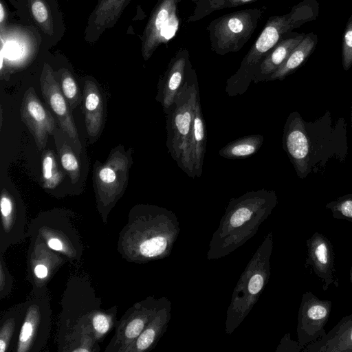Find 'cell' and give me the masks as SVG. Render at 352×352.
<instances>
[{"mask_svg": "<svg viewBox=\"0 0 352 352\" xmlns=\"http://www.w3.org/2000/svg\"><path fill=\"white\" fill-rule=\"evenodd\" d=\"M188 77L176 96L166 117V146L178 164L190 135L196 104L199 97L195 72Z\"/></svg>", "mask_w": 352, "mask_h": 352, "instance_id": "obj_6", "label": "cell"}, {"mask_svg": "<svg viewBox=\"0 0 352 352\" xmlns=\"http://www.w3.org/2000/svg\"><path fill=\"white\" fill-rule=\"evenodd\" d=\"M21 118L32 135L37 148L43 151L50 135L56 130L52 114L43 104L33 87L28 89L23 97L20 109Z\"/></svg>", "mask_w": 352, "mask_h": 352, "instance_id": "obj_12", "label": "cell"}, {"mask_svg": "<svg viewBox=\"0 0 352 352\" xmlns=\"http://www.w3.org/2000/svg\"><path fill=\"white\" fill-rule=\"evenodd\" d=\"M264 138L261 134H253L232 141L219 151V155L226 159H243L255 153L261 148Z\"/></svg>", "mask_w": 352, "mask_h": 352, "instance_id": "obj_22", "label": "cell"}, {"mask_svg": "<svg viewBox=\"0 0 352 352\" xmlns=\"http://www.w3.org/2000/svg\"><path fill=\"white\" fill-rule=\"evenodd\" d=\"M186 61L183 57L177 58L170 63L168 69L158 84L156 99L162 106L164 113H167L173 104L176 96L186 82Z\"/></svg>", "mask_w": 352, "mask_h": 352, "instance_id": "obj_19", "label": "cell"}, {"mask_svg": "<svg viewBox=\"0 0 352 352\" xmlns=\"http://www.w3.org/2000/svg\"><path fill=\"white\" fill-rule=\"evenodd\" d=\"M227 27L228 30L233 34H239L244 28L242 20L238 16L230 18L227 23Z\"/></svg>", "mask_w": 352, "mask_h": 352, "instance_id": "obj_32", "label": "cell"}, {"mask_svg": "<svg viewBox=\"0 0 352 352\" xmlns=\"http://www.w3.org/2000/svg\"><path fill=\"white\" fill-rule=\"evenodd\" d=\"M7 10L3 0L0 1V29L7 25Z\"/></svg>", "mask_w": 352, "mask_h": 352, "instance_id": "obj_34", "label": "cell"}, {"mask_svg": "<svg viewBox=\"0 0 352 352\" xmlns=\"http://www.w3.org/2000/svg\"><path fill=\"white\" fill-rule=\"evenodd\" d=\"M273 245V232L270 231L241 274L226 311L227 335H231L242 323L267 286L271 274Z\"/></svg>", "mask_w": 352, "mask_h": 352, "instance_id": "obj_5", "label": "cell"}, {"mask_svg": "<svg viewBox=\"0 0 352 352\" xmlns=\"http://www.w3.org/2000/svg\"><path fill=\"white\" fill-rule=\"evenodd\" d=\"M325 208L331 211L333 218L352 222V193H349L329 201Z\"/></svg>", "mask_w": 352, "mask_h": 352, "instance_id": "obj_27", "label": "cell"}, {"mask_svg": "<svg viewBox=\"0 0 352 352\" xmlns=\"http://www.w3.org/2000/svg\"><path fill=\"white\" fill-rule=\"evenodd\" d=\"M41 94L51 112L54 115L60 129L72 141L76 151H82L77 128L67 101L64 97L55 72L47 63L43 65L40 76Z\"/></svg>", "mask_w": 352, "mask_h": 352, "instance_id": "obj_10", "label": "cell"}, {"mask_svg": "<svg viewBox=\"0 0 352 352\" xmlns=\"http://www.w3.org/2000/svg\"><path fill=\"white\" fill-rule=\"evenodd\" d=\"M342 64L346 72L352 67V14L349 18L343 32Z\"/></svg>", "mask_w": 352, "mask_h": 352, "instance_id": "obj_29", "label": "cell"}, {"mask_svg": "<svg viewBox=\"0 0 352 352\" xmlns=\"http://www.w3.org/2000/svg\"><path fill=\"white\" fill-rule=\"evenodd\" d=\"M82 102L85 127L90 142L93 144L102 133L105 107L104 98L98 86L89 78L85 80Z\"/></svg>", "mask_w": 352, "mask_h": 352, "instance_id": "obj_16", "label": "cell"}, {"mask_svg": "<svg viewBox=\"0 0 352 352\" xmlns=\"http://www.w3.org/2000/svg\"><path fill=\"white\" fill-rule=\"evenodd\" d=\"M64 131L61 129H56L54 134L56 145L59 155L61 165L66 174L69 176L71 182L76 184L80 175V164L77 156V152L74 151L67 142L63 140Z\"/></svg>", "mask_w": 352, "mask_h": 352, "instance_id": "obj_23", "label": "cell"}, {"mask_svg": "<svg viewBox=\"0 0 352 352\" xmlns=\"http://www.w3.org/2000/svg\"><path fill=\"white\" fill-rule=\"evenodd\" d=\"M349 279H350L351 283L352 284V266H351L350 273H349Z\"/></svg>", "mask_w": 352, "mask_h": 352, "instance_id": "obj_36", "label": "cell"}, {"mask_svg": "<svg viewBox=\"0 0 352 352\" xmlns=\"http://www.w3.org/2000/svg\"><path fill=\"white\" fill-rule=\"evenodd\" d=\"M16 16L39 34L43 47L56 45L63 37L66 26L56 0H9Z\"/></svg>", "mask_w": 352, "mask_h": 352, "instance_id": "obj_8", "label": "cell"}, {"mask_svg": "<svg viewBox=\"0 0 352 352\" xmlns=\"http://www.w3.org/2000/svg\"><path fill=\"white\" fill-rule=\"evenodd\" d=\"M276 352H300L302 351L298 341H294L291 339L290 333H287L280 340L278 345Z\"/></svg>", "mask_w": 352, "mask_h": 352, "instance_id": "obj_31", "label": "cell"}, {"mask_svg": "<svg viewBox=\"0 0 352 352\" xmlns=\"http://www.w3.org/2000/svg\"><path fill=\"white\" fill-rule=\"evenodd\" d=\"M351 129H352V102L351 106Z\"/></svg>", "mask_w": 352, "mask_h": 352, "instance_id": "obj_37", "label": "cell"}, {"mask_svg": "<svg viewBox=\"0 0 352 352\" xmlns=\"http://www.w3.org/2000/svg\"><path fill=\"white\" fill-rule=\"evenodd\" d=\"M1 212L2 226L4 231L8 232L13 226L14 218V200L6 189H3L1 193Z\"/></svg>", "mask_w": 352, "mask_h": 352, "instance_id": "obj_28", "label": "cell"}, {"mask_svg": "<svg viewBox=\"0 0 352 352\" xmlns=\"http://www.w3.org/2000/svg\"><path fill=\"white\" fill-rule=\"evenodd\" d=\"M132 258L140 263L167 258L181 231L175 212L167 208L144 205L131 223Z\"/></svg>", "mask_w": 352, "mask_h": 352, "instance_id": "obj_4", "label": "cell"}, {"mask_svg": "<svg viewBox=\"0 0 352 352\" xmlns=\"http://www.w3.org/2000/svg\"><path fill=\"white\" fill-rule=\"evenodd\" d=\"M302 352H352V314L342 318L324 336Z\"/></svg>", "mask_w": 352, "mask_h": 352, "instance_id": "obj_17", "label": "cell"}, {"mask_svg": "<svg viewBox=\"0 0 352 352\" xmlns=\"http://www.w3.org/2000/svg\"><path fill=\"white\" fill-rule=\"evenodd\" d=\"M64 1H69V0H64Z\"/></svg>", "mask_w": 352, "mask_h": 352, "instance_id": "obj_39", "label": "cell"}, {"mask_svg": "<svg viewBox=\"0 0 352 352\" xmlns=\"http://www.w3.org/2000/svg\"><path fill=\"white\" fill-rule=\"evenodd\" d=\"M132 152L131 148L125 151L119 145L111 151L104 163H95L93 182L98 206L109 207L122 196L133 163Z\"/></svg>", "mask_w": 352, "mask_h": 352, "instance_id": "obj_7", "label": "cell"}, {"mask_svg": "<svg viewBox=\"0 0 352 352\" xmlns=\"http://www.w3.org/2000/svg\"><path fill=\"white\" fill-rule=\"evenodd\" d=\"M241 1H243V2H247V1H249L250 0H241Z\"/></svg>", "mask_w": 352, "mask_h": 352, "instance_id": "obj_38", "label": "cell"}, {"mask_svg": "<svg viewBox=\"0 0 352 352\" xmlns=\"http://www.w3.org/2000/svg\"><path fill=\"white\" fill-rule=\"evenodd\" d=\"M34 275L39 279H43L47 276V267L43 264H38L34 269Z\"/></svg>", "mask_w": 352, "mask_h": 352, "instance_id": "obj_33", "label": "cell"}, {"mask_svg": "<svg viewBox=\"0 0 352 352\" xmlns=\"http://www.w3.org/2000/svg\"><path fill=\"white\" fill-rule=\"evenodd\" d=\"M283 148L298 178L322 174L333 161H346L347 124L342 117L333 118L329 111L309 122L293 111L284 125Z\"/></svg>", "mask_w": 352, "mask_h": 352, "instance_id": "obj_1", "label": "cell"}, {"mask_svg": "<svg viewBox=\"0 0 352 352\" xmlns=\"http://www.w3.org/2000/svg\"><path fill=\"white\" fill-rule=\"evenodd\" d=\"M277 204L276 192L264 188L232 198L210 241L208 260L225 257L244 245L258 232Z\"/></svg>", "mask_w": 352, "mask_h": 352, "instance_id": "obj_2", "label": "cell"}, {"mask_svg": "<svg viewBox=\"0 0 352 352\" xmlns=\"http://www.w3.org/2000/svg\"><path fill=\"white\" fill-rule=\"evenodd\" d=\"M318 43V36L314 32L305 34L304 38L293 50L281 66L267 79L283 80L299 68L314 52Z\"/></svg>", "mask_w": 352, "mask_h": 352, "instance_id": "obj_21", "label": "cell"}, {"mask_svg": "<svg viewBox=\"0 0 352 352\" xmlns=\"http://www.w3.org/2000/svg\"><path fill=\"white\" fill-rule=\"evenodd\" d=\"M332 302L318 298L311 292H305L298 314L297 341L302 350L327 333L324 327L329 320Z\"/></svg>", "mask_w": 352, "mask_h": 352, "instance_id": "obj_9", "label": "cell"}, {"mask_svg": "<svg viewBox=\"0 0 352 352\" xmlns=\"http://www.w3.org/2000/svg\"><path fill=\"white\" fill-rule=\"evenodd\" d=\"M56 78L70 108L74 109L81 102L79 87L72 73L63 67L55 72Z\"/></svg>", "mask_w": 352, "mask_h": 352, "instance_id": "obj_25", "label": "cell"}, {"mask_svg": "<svg viewBox=\"0 0 352 352\" xmlns=\"http://www.w3.org/2000/svg\"><path fill=\"white\" fill-rule=\"evenodd\" d=\"M171 308V302L168 300L127 351L143 352L153 349L168 329Z\"/></svg>", "mask_w": 352, "mask_h": 352, "instance_id": "obj_20", "label": "cell"}, {"mask_svg": "<svg viewBox=\"0 0 352 352\" xmlns=\"http://www.w3.org/2000/svg\"><path fill=\"white\" fill-rule=\"evenodd\" d=\"M206 138V125L199 97L190 135L177 164L179 168L192 178L199 177L202 174Z\"/></svg>", "mask_w": 352, "mask_h": 352, "instance_id": "obj_13", "label": "cell"}, {"mask_svg": "<svg viewBox=\"0 0 352 352\" xmlns=\"http://www.w3.org/2000/svg\"><path fill=\"white\" fill-rule=\"evenodd\" d=\"M305 267L322 283V290L331 285L339 286L335 268V253L331 241L318 232H314L306 241Z\"/></svg>", "mask_w": 352, "mask_h": 352, "instance_id": "obj_11", "label": "cell"}, {"mask_svg": "<svg viewBox=\"0 0 352 352\" xmlns=\"http://www.w3.org/2000/svg\"><path fill=\"white\" fill-rule=\"evenodd\" d=\"M37 316L38 313L34 307L31 309L26 315L19 336L17 351H29L33 345V340L37 332Z\"/></svg>", "mask_w": 352, "mask_h": 352, "instance_id": "obj_26", "label": "cell"}, {"mask_svg": "<svg viewBox=\"0 0 352 352\" xmlns=\"http://www.w3.org/2000/svg\"><path fill=\"white\" fill-rule=\"evenodd\" d=\"M131 0H98L88 16L84 39L89 43L97 42L100 36L117 23Z\"/></svg>", "mask_w": 352, "mask_h": 352, "instance_id": "obj_15", "label": "cell"}, {"mask_svg": "<svg viewBox=\"0 0 352 352\" xmlns=\"http://www.w3.org/2000/svg\"><path fill=\"white\" fill-rule=\"evenodd\" d=\"M319 14L317 0H302L283 16L270 19L254 45L243 60L238 71L228 79L226 92L228 96L242 95L253 81L254 73L268 52L292 30L315 20Z\"/></svg>", "mask_w": 352, "mask_h": 352, "instance_id": "obj_3", "label": "cell"}, {"mask_svg": "<svg viewBox=\"0 0 352 352\" xmlns=\"http://www.w3.org/2000/svg\"><path fill=\"white\" fill-rule=\"evenodd\" d=\"M49 248L55 251H63V245L60 240L57 238H50L47 240Z\"/></svg>", "mask_w": 352, "mask_h": 352, "instance_id": "obj_35", "label": "cell"}, {"mask_svg": "<svg viewBox=\"0 0 352 352\" xmlns=\"http://www.w3.org/2000/svg\"><path fill=\"white\" fill-rule=\"evenodd\" d=\"M41 183L47 189H54L63 180L64 175L59 169L52 150H43L41 158Z\"/></svg>", "mask_w": 352, "mask_h": 352, "instance_id": "obj_24", "label": "cell"}, {"mask_svg": "<svg viewBox=\"0 0 352 352\" xmlns=\"http://www.w3.org/2000/svg\"><path fill=\"white\" fill-rule=\"evenodd\" d=\"M305 33L289 32L268 52L256 69L253 82L267 81L285 61L293 50L305 36Z\"/></svg>", "mask_w": 352, "mask_h": 352, "instance_id": "obj_18", "label": "cell"}, {"mask_svg": "<svg viewBox=\"0 0 352 352\" xmlns=\"http://www.w3.org/2000/svg\"><path fill=\"white\" fill-rule=\"evenodd\" d=\"M92 324L98 336L105 335L111 327L110 317L104 314H96L92 318Z\"/></svg>", "mask_w": 352, "mask_h": 352, "instance_id": "obj_30", "label": "cell"}, {"mask_svg": "<svg viewBox=\"0 0 352 352\" xmlns=\"http://www.w3.org/2000/svg\"><path fill=\"white\" fill-rule=\"evenodd\" d=\"M168 299L166 297L155 298L149 296L136 304L125 324H122L117 334L120 343L118 351H126L135 342L138 337Z\"/></svg>", "mask_w": 352, "mask_h": 352, "instance_id": "obj_14", "label": "cell"}]
</instances>
